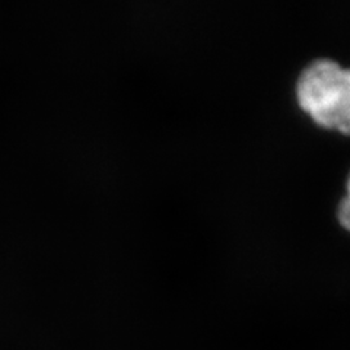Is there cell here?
I'll return each mask as SVG.
<instances>
[{
    "label": "cell",
    "mask_w": 350,
    "mask_h": 350,
    "mask_svg": "<svg viewBox=\"0 0 350 350\" xmlns=\"http://www.w3.org/2000/svg\"><path fill=\"white\" fill-rule=\"evenodd\" d=\"M349 69L333 59H315L301 72L297 82L299 105L317 123L349 131Z\"/></svg>",
    "instance_id": "1"
},
{
    "label": "cell",
    "mask_w": 350,
    "mask_h": 350,
    "mask_svg": "<svg viewBox=\"0 0 350 350\" xmlns=\"http://www.w3.org/2000/svg\"><path fill=\"white\" fill-rule=\"evenodd\" d=\"M338 219H340V222L343 226L349 228V197L345 196L342 203L338 204Z\"/></svg>",
    "instance_id": "2"
}]
</instances>
